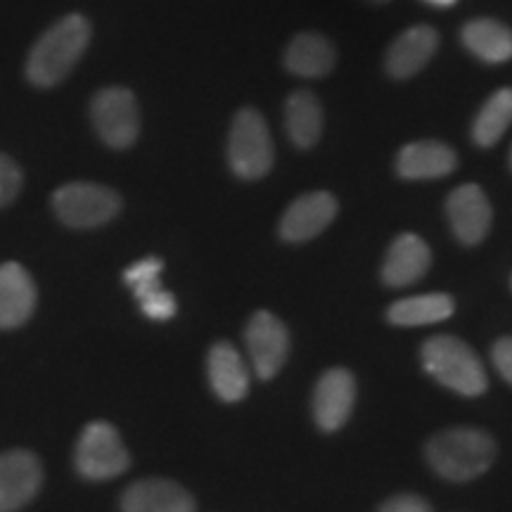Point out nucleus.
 <instances>
[{
    "instance_id": "f257e3e1",
    "label": "nucleus",
    "mask_w": 512,
    "mask_h": 512,
    "mask_svg": "<svg viewBox=\"0 0 512 512\" xmlns=\"http://www.w3.org/2000/svg\"><path fill=\"white\" fill-rule=\"evenodd\" d=\"M93 29L83 15H67L55 22L31 48L27 79L38 88H53L72 74L91 43Z\"/></svg>"
},
{
    "instance_id": "f03ea898",
    "label": "nucleus",
    "mask_w": 512,
    "mask_h": 512,
    "mask_svg": "<svg viewBox=\"0 0 512 512\" xmlns=\"http://www.w3.org/2000/svg\"><path fill=\"white\" fill-rule=\"evenodd\" d=\"M427 460L434 472L451 482H470L484 475L496 460V441L482 430L458 427L434 434L427 444Z\"/></svg>"
},
{
    "instance_id": "7ed1b4c3",
    "label": "nucleus",
    "mask_w": 512,
    "mask_h": 512,
    "mask_svg": "<svg viewBox=\"0 0 512 512\" xmlns=\"http://www.w3.org/2000/svg\"><path fill=\"white\" fill-rule=\"evenodd\" d=\"M422 363L444 387L463 396H479L489 387L479 356L458 337L439 335L427 339L422 347Z\"/></svg>"
},
{
    "instance_id": "20e7f679",
    "label": "nucleus",
    "mask_w": 512,
    "mask_h": 512,
    "mask_svg": "<svg viewBox=\"0 0 512 512\" xmlns=\"http://www.w3.org/2000/svg\"><path fill=\"white\" fill-rule=\"evenodd\" d=\"M273 138L259 110L245 107L235 114L228 133V164L242 181H259L273 166Z\"/></svg>"
},
{
    "instance_id": "39448f33",
    "label": "nucleus",
    "mask_w": 512,
    "mask_h": 512,
    "mask_svg": "<svg viewBox=\"0 0 512 512\" xmlns=\"http://www.w3.org/2000/svg\"><path fill=\"white\" fill-rule=\"evenodd\" d=\"M55 216L69 228H98L121 211V197L100 183H67L53 195Z\"/></svg>"
},
{
    "instance_id": "423d86ee",
    "label": "nucleus",
    "mask_w": 512,
    "mask_h": 512,
    "mask_svg": "<svg viewBox=\"0 0 512 512\" xmlns=\"http://www.w3.org/2000/svg\"><path fill=\"white\" fill-rule=\"evenodd\" d=\"M91 121L98 138L112 150H128L140 136L138 100L128 88H102L91 100Z\"/></svg>"
},
{
    "instance_id": "0eeeda50",
    "label": "nucleus",
    "mask_w": 512,
    "mask_h": 512,
    "mask_svg": "<svg viewBox=\"0 0 512 512\" xmlns=\"http://www.w3.org/2000/svg\"><path fill=\"white\" fill-rule=\"evenodd\" d=\"M131 458L110 422H91L76 446V467L86 479L102 482L128 470Z\"/></svg>"
},
{
    "instance_id": "6e6552de",
    "label": "nucleus",
    "mask_w": 512,
    "mask_h": 512,
    "mask_svg": "<svg viewBox=\"0 0 512 512\" xmlns=\"http://www.w3.org/2000/svg\"><path fill=\"white\" fill-rule=\"evenodd\" d=\"M245 342L256 375L261 380H271L283 368L287 349H290V335H287L283 320L268 311L254 313L247 323Z\"/></svg>"
},
{
    "instance_id": "1a4fd4ad",
    "label": "nucleus",
    "mask_w": 512,
    "mask_h": 512,
    "mask_svg": "<svg viewBox=\"0 0 512 512\" xmlns=\"http://www.w3.org/2000/svg\"><path fill=\"white\" fill-rule=\"evenodd\" d=\"M446 214L451 221L453 235L463 245H479L489 233L491 219H494L489 197L475 183L460 185L448 195Z\"/></svg>"
},
{
    "instance_id": "9d476101",
    "label": "nucleus",
    "mask_w": 512,
    "mask_h": 512,
    "mask_svg": "<svg viewBox=\"0 0 512 512\" xmlns=\"http://www.w3.org/2000/svg\"><path fill=\"white\" fill-rule=\"evenodd\" d=\"M41 482L43 467L34 453H0V512H17L34 501Z\"/></svg>"
},
{
    "instance_id": "9b49d317",
    "label": "nucleus",
    "mask_w": 512,
    "mask_h": 512,
    "mask_svg": "<svg viewBox=\"0 0 512 512\" xmlns=\"http://www.w3.org/2000/svg\"><path fill=\"white\" fill-rule=\"evenodd\" d=\"M337 200L330 192L318 190L294 200L280 221V238L285 242H306L323 233L335 221Z\"/></svg>"
},
{
    "instance_id": "f8f14e48",
    "label": "nucleus",
    "mask_w": 512,
    "mask_h": 512,
    "mask_svg": "<svg viewBox=\"0 0 512 512\" xmlns=\"http://www.w3.org/2000/svg\"><path fill=\"white\" fill-rule=\"evenodd\" d=\"M356 399V382L349 370L335 368L320 377L313 394V415L320 430L335 432L349 418Z\"/></svg>"
},
{
    "instance_id": "ddd939ff",
    "label": "nucleus",
    "mask_w": 512,
    "mask_h": 512,
    "mask_svg": "<svg viewBox=\"0 0 512 512\" xmlns=\"http://www.w3.org/2000/svg\"><path fill=\"white\" fill-rule=\"evenodd\" d=\"M162 268V259L147 256V259H140L133 266H128L124 273V283L131 287L140 302V309L152 320H169L176 316L174 294L166 292L162 283H159Z\"/></svg>"
},
{
    "instance_id": "4468645a",
    "label": "nucleus",
    "mask_w": 512,
    "mask_h": 512,
    "mask_svg": "<svg viewBox=\"0 0 512 512\" xmlns=\"http://www.w3.org/2000/svg\"><path fill=\"white\" fill-rule=\"evenodd\" d=\"M458 166V157L453 147L439 140H418V143L403 145L396 155V174L406 181H432L453 174Z\"/></svg>"
},
{
    "instance_id": "2eb2a0df",
    "label": "nucleus",
    "mask_w": 512,
    "mask_h": 512,
    "mask_svg": "<svg viewBox=\"0 0 512 512\" xmlns=\"http://www.w3.org/2000/svg\"><path fill=\"white\" fill-rule=\"evenodd\" d=\"M439 48V34L434 27H411L408 31L396 38V41L387 50V60L384 67L392 79H411L422 67H427V62L432 60L434 53Z\"/></svg>"
},
{
    "instance_id": "dca6fc26",
    "label": "nucleus",
    "mask_w": 512,
    "mask_h": 512,
    "mask_svg": "<svg viewBox=\"0 0 512 512\" xmlns=\"http://www.w3.org/2000/svg\"><path fill=\"white\" fill-rule=\"evenodd\" d=\"M36 309V285L22 264H0V330L24 325Z\"/></svg>"
},
{
    "instance_id": "f3484780",
    "label": "nucleus",
    "mask_w": 512,
    "mask_h": 512,
    "mask_svg": "<svg viewBox=\"0 0 512 512\" xmlns=\"http://www.w3.org/2000/svg\"><path fill=\"white\" fill-rule=\"evenodd\" d=\"M124 512H195V501L181 484L169 479H143L121 498Z\"/></svg>"
},
{
    "instance_id": "a211bd4d",
    "label": "nucleus",
    "mask_w": 512,
    "mask_h": 512,
    "mask_svg": "<svg viewBox=\"0 0 512 512\" xmlns=\"http://www.w3.org/2000/svg\"><path fill=\"white\" fill-rule=\"evenodd\" d=\"M432 264V252L427 242L415 233H403L392 242L382 266V280L389 287L413 285L427 273Z\"/></svg>"
},
{
    "instance_id": "6ab92c4d",
    "label": "nucleus",
    "mask_w": 512,
    "mask_h": 512,
    "mask_svg": "<svg viewBox=\"0 0 512 512\" xmlns=\"http://www.w3.org/2000/svg\"><path fill=\"white\" fill-rule=\"evenodd\" d=\"M335 48L325 36L313 34H299L292 38L290 46L285 48L283 64L285 69L294 76L302 79H320V76L330 74L335 67Z\"/></svg>"
},
{
    "instance_id": "aec40b11",
    "label": "nucleus",
    "mask_w": 512,
    "mask_h": 512,
    "mask_svg": "<svg viewBox=\"0 0 512 512\" xmlns=\"http://www.w3.org/2000/svg\"><path fill=\"white\" fill-rule=\"evenodd\" d=\"M209 382L211 389L219 394V399L235 403L245 399L247 387H249V375L247 366L242 361L240 351L228 342L214 344L209 351Z\"/></svg>"
},
{
    "instance_id": "412c9836",
    "label": "nucleus",
    "mask_w": 512,
    "mask_h": 512,
    "mask_svg": "<svg viewBox=\"0 0 512 512\" xmlns=\"http://www.w3.org/2000/svg\"><path fill=\"white\" fill-rule=\"evenodd\" d=\"M285 131L299 150H311L323 136V105L311 91H294L285 100Z\"/></svg>"
},
{
    "instance_id": "4be33fe9",
    "label": "nucleus",
    "mask_w": 512,
    "mask_h": 512,
    "mask_svg": "<svg viewBox=\"0 0 512 512\" xmlns=\"http://www.w3.org/2000/svg\"><path fill=\"white\" fill-rule=\"evenodd\" d=\"M463 43L472 55L489 64L512 60V29L503 22L479 17L463 27Z\"/></svg>"
},
{
    "instance_id": "5701e85b",
    "label": "nucleus",
    "mask_w": 512,
    "mask_h": 512,
    "mask_svg": "<svg viewBox=\"0 0 512 512\" xmlns=\"http://www.w3.org/2000/svg\"><path fill=\"white\" fill-rule=\"evenodd\" d=\"M456 304L448 294H420V297L401 299L389 306L387 318L392 325L401 328H418V325H432L451 318Z\"/></svg>"
},
{
    "instance_id": "b1692460",
    "label": "nucleus",
    "mask_w": 512,
    "mask_h": 512,
    "mask_svg": "<svg viewBox=\"0 0 512 512\" xmlns=\"http://www.w3.org/2000/svg\"><path fill=\"white\" fill-rule=\"evenodd\" d=\"M512 126V88H501L484 102L472 121V140L479 147H494Z\"/></svg>"
},
{
    "instance_id": "393cba45",
    "label": "nucleus",
    "mask_w": 512,
    "mask_h": 512,
    "mask_svg": "<svg viewBox=\"0 0 512 512\" xmlns=\"http://www.w3.org/2000/svg\"><path fill=\"white\" fill-rule=\"evenodd\" d=\"M22 183V169H19L15 159L0 152V209L17 200Z\"/></svg>"
},
{
    "instance_id": "a878e982",
    "label": "nucleus",
    "mask_w": 512,
    "mask_h": 512,
    "mask_svg": "<svg viewBox=\"0 0 512 512\" xmlns=\"http://www.w3.org/2000/svg\"><path fill=\"white\" fill-rule=\"evenodd\" d=\"M491 358H494V366L503 375V380L512 384V337L498 339L491 349Z\"/></svg>"
},
{
    "instance_id": "bb28decb",
    "label": "nucleus",
    "mask_w": 512,
    "mask_h": 512,
    "mask_svg": "<svg viewBox=\"0 0 512 512\" xmlns=\"http://www.w3.org/2000/svg\"><path fill=\"white\" fill-rule=\"evenodd\" d=\"M380 512H430V505H427V501H422L420 496L401 494L389 498L380 508Z\"/></svg>"
},
{
    "instance_id": "cd10ccee",
    "label": "nucleus",
    "mask_w": 512,
    "mask_h": 512,
    "mask_svg": "<svg viewBox=\"0 0 512 512\" xmlns=\"http://www.w3.org/2000/svg\"><path fill=\"white\" fill-rule=\"evenodd\" d=\"M427 5H434V8H451V5H456L458 0H425Z\"/></svg>"
},
{
    "instance_id": "c85d7f7f",
    "label": "nucleus",
    "mask_w": 512,
    "mask_h": 512,
    "mask_svg": "<svg viewBox=\"0 0 512 512\" xmlns=\"http://www.w3.org/2000/svg\"><path fill=\"white\" fill-rule=\"evenodd\" d=\"M368 3H375V5H384V3H389V0H368Z\"/></svg>"
},
{
    "instance_id": "c756f323",
    "label": "nucleus",
    "mask_w": 512,
    "mask_h": 512,
    "mask_svg": "<svg viewBox=\"0 0 512 512\" xmlns=\"http://www.w3.org/2000/svg\"><path fill=\"white\" fill-rule=\"evenodd\" d=\"M510 166H512V150H510Z\"/></svg>"
}]
</instances>
